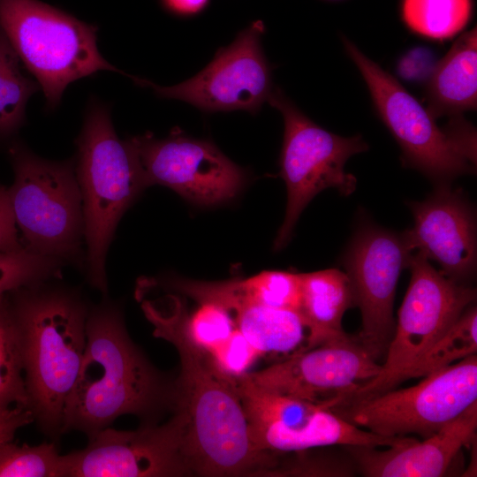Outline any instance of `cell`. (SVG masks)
I'll return each instance as SVG.
<instances>
[{
  "mask_svg": "<svg viewBox=\"0 0 477 477\" xmlns=\"http://www.w3.org/2000/svg\"><path fill=\"white\" fill-rule=\"evenodd\" d=\"M154 336L177 349L180 374L172 405L186 421V449L193 473L230 476L269 473L276 460L254 444L240 399L230 377L186 334L178 317L156 299L139 298Z\"/></svg>",
  "mask_w": 477,
  "mask_h": 477,
  "instance_id": "cell-1",
  "label": "cell"
},
{
  "mask_svg": "<svg viewBox=\"0 0 477 477\" xmlns=\"http://www.w3.org/2000/svg\"><path fill=\"white\" fill-rule=\"evenodd\" d=\"M171 404L172 389L132 344L117 307L107 302L89 311L62 433L75 430L89 438L121 415L149 416Z\"/></svg>",
  "mask_w": 477,
  "mask_h": 477,
  "instance_id": "cell-2",
  "label": "cell"
},
{
  "mask_svg": "<svg viewBox=\"0 0 477 477\" xmlns=\"http://www.w3.org/2000/svg\"><path fill=\"white\" fill-rule=\"evenodd\" d=\"M7 296L19 337L28 409L40 428L57 438L81 365L89 311L74 292L45 283Z\"/></svg>",
  "mask_w": 477,
  "mask_h": 477,
  "instance_id": "cell-3",
  "label": "cell"
},
{
  "mask_svg": "<svg viewBox=\"0 0 477 477\" xmlns=\"http://www.w3.org/2000/svg\"><path fill=\"white\" fill-rule=\"evenodd\" d=\"M76 144L87 277L95 288L106 292L105 261L115 230L148 186L132 146L117 137L110 110L102 102L90 103Z\"/></svg>",
  "mask_w": 477,
  "mask_h": 477,
  "instance_id": "cell-4",
  "label": "cell"
},
{
  "mask_svg": "<svg viewBox=\"0 0 477 477\" xmlns=\"http://www.w3.org/2000/svg\"><path fill=\"white\" fill-rule=\"evenodd\" d=\"M0 28L55 109L67 86L119 72L100 53L96 26L39 0H0Z\"/></svg>",
  "mask_w": 477,
  "mask_h": 477,
  "instance_id": "cell-5",
  "label": "cell"
},
{
  "mask_svg": "<svg viewBox=\"0 0 477 477\" xmlns=\"http://www.w3.org/2000/svg\"><path fill=\"white\" fill-rule=\"evenodd\" d=\"M8 153L14 171L8 193L24 245L64 263L82 265L84 216L75 163L41 158L19 142Z\"/></svg>",
  "mask_w": 477,
  "mask_h": 477,
  "instance_id": "cell-6",
  "label": "cell"
},
{
  "mask_svg": "<svg viewBox=\"0 0 477 477\" xmlns=\"http://www.w3.org/2000/svg\"><path fill=\"white\" fill-rule=\"evenodd\" d=\"M344 47L360 70L375 109L399 144L403 159L438 185L473 172L475 132L455 117L446 130L437 126L427 109L380 65L344 37Z\"/></svg>",
  "mask_w": 477,
  "mask_h": 477,
  "instance_id": "cell-7",
  "label": "cell"
},
{
  "mask_svg": "<svg viewBox=\"0 0 477 477\" xmlns=\"http://www.w3.org/2000/svg\"><path fill=\"white\" fill-rule=\"evenodd\" d=\"M411 279L393 337L379 373L350 391L348 405L396 388L404 374L443 335L476 299V291L436 270L422 254H412Z\"/></svg>",
  "mask_w": 477,
  "mask_h": 477,
  "instance_id": "cell-8",
  "label": "cell"
},
{
  "mask_svg": "<svg viewBox=\"0 0 477 477\" xmlns=\"http://www.w3.org/2000/svg\"><path fill=\"white\" fill-rule=\"evenodd\" d=\"M268 102L284 122L280 176L287 188V206L274 242L277 251L287 244L301 212L317 193L327 188L345 196L353 193L357 181L344 171V164L368 147L360 135L345 138L320 127L278 88L272 90Z\"/></svg>",
  "mask_w": 477,
  "mask_h": 477,
  "instance_id": "cell-9",
  "label": "cell"
},
{
  "mask_svg": "<svg viewBox=\"0 0 477 477\" xmlns=\"http://www.w3.org/2000/svg\"><path fill=\"white\" fill-rule=\"evenodd\" d=\"M477 399L476 353L424 376L419 383L330 408L365 430L385 437L427 438Z\"/></svg>",
  "mask_w": 477,
  "mask_h": 477,
  "instance_id": "cell-10",
  "label": "cell"
},
{
  "mask_svg": "<svg viewBox=\"0 0 477 477\" xmlns=\"http://www.w3.org/2000/svg\"><path fill=\"white\" fill-rule=\"evenodd\" d=\"M193 473L186 449L182 414L162 425L124 431L110 427L87 445L62 455V477H155Z\"/></svg>",
  "mask_w": 477,
  "mask_h": 477,
  "instance_id": "cell-11",
  "label": "cell"
},
{
  "mask_svg": "<svg viewBox=\"0 0 477 477\" xmlns=\"http://www.w3.org/2000/svg\"><path fill=\"white\" fill-rule=\"evenodd\" d=\"M412 253L403 233L366 223L359 226L344 254L354 304L361 314L357 337L375 360L385 356L393 337L396 288Z\"/></svg>",
  "mask_w": 477,
  "mask_h": 477,
  "instance_id": "cell-12",
  "label": "cell"
},
{
  "mask_svg": "<svg viewBox=\"0 0 477 477\" xmlns=\"http://www.w3.org/2000/svg\"><path fill=\"white\" fill-rule=\"evenodd\" d=\"M129 141L147 186H165L196 205L229 201L246 184V170L211 141L178 132L164 139L146 133Z\"/></svg>",
  "mask_w": 477,
  "mask_h": 477,
  "instance_id": "cell-13",
  "label": "cell"
},
{
  "mask_svg": "<svg viewBox=\"0 0 477 477\" xmlns=\"http://www.w3.org/2000/svg\"><path fill=\"white\" fill-rule=\"evenodd\" d=\"M264 24L253 22L233 42L222 48L212 61L191 79L171 87H160L133 78L163 98L188 102L207 112H257L273 90L269 65L261 48Z\"/></svg>",
  "mask_w": 477,
  "mask_h": 477,
  "instance_id": "cell-14",
  "label": "cell"
},
{
  "mask_svg": "<svg viewBox=\"0 0 477 477\" xmlns=\"http://www.w3.org/2000/svg\"><path fill=\"white\" fill-rule=\"evenodd\" d=\"M380 368L381 364L359 338L348 335L298 351L283 361L246 375L263 390L332 408L350 391L374 378Z\"/></svg>",
  "mask_w": 477,
  "mask_h": 477,
  "instance_id": "cell-15",
  "label": "cell"
},
{
  "mask_svg": "<svg viewBox=\"0 0 477 477\" xmlns=\"http://www.w3.org/2000/svg\"><path fill=\"white\" fill-rule=\"evenodd\" d=\"M409 207L414 224L403 236L410 250L437 262L448 277L466 284L475 274L477 254L475 216L466 198L442 184Z\"/></svg>",
  "mask_w": 477,
  "mask_h": 477,
  "instance_id": "cell-16",
  "label": "cell"
},
{
  "mask_svg": "<svg viewBox=\"0 0 477 477\" xmlns=\"http://www.w3.org/2000/svg\"><path fill=\"white\" fill-rule=\"evenodd\" d=\"M477 402L422 441L405 442L379 450L377 447L344 446L358 473L367 477H440L445 475L461 449L473 442Z\"/></svg>",
  "mask_w": 477,
  "mask_h": 477,
  "instance_id": "cell-17",
  "label": "cell"
},
{
  "mask_svg": "<svg viewBox=\"0 0 477 477\" xmlns=\"http://www.w3.org/2000/svg\"><path fill=\"white\" fill-rule=\"evenodd\" d=\"M202 297L226 307L237 328L261 354L288 353L307 339V329L300 314L273 308L246 300L238 292L235 278L201 284Z\"/></svg>",
  "mask_w": 477,
  "mask_h": 477,
  "instance_id": "cell-18",
  "label": "cell"
},
{
  "mask_svg": "<svg viewBox=\"0 0 477 477\" xmlns=\"http://www.w3.org/2000/svg\"><path fill=\"white\" fill-rule=\"evenodd\" d=\"M300 278L299 313L307 329V346L303 350L346 337L348 334L342 328L343 316L355 306L346 273L328 269L301 273Z\"/></svg>",
  "mask_w": 477,
  "mask_h": 477,
  "instance_id": "cell-19",
  "label": "cell"
},
{
  "mask_svg": "<svg viewBox=\"0 0 477 477\" xmlns=\"http://www.w3.org/2000/svg\"><path fill=\"white\" fill-rule=\"evenodd\" d=\"M427 100V110L435 119L476 109V28L461 34L439 62L428 82Z\"/></svg>",
  "mask_w": 477,
  "mask_h": 477,
  "instance_id": "cell-20",
  "label": "cell"
},
{
  "mask_svg": "<svg viewBox=\"0 0 477 477\" xmlns=\"http://www.w3.org/2000/svg\"><path fill=\"white\" fill-rule=\"evenodd\" d=\"M21 61L0 28V138L15 133L25 119L29 98L40 88L23 72Z\"/></svg>",
  "mask_w": 477,
  "mask_h": 477,
  "instance_id": "cell-21",
  "label": "cell"
},
{
  "mask_svg": "<svg viewBox=\"0 0 477 477\" xmlns=\"http://www.w3.org/2000/svg\"><path fill=\"white\" fill-rule=\"evenodd\" d=\"M477 351V312L473 305L404 374L402 382L425 376L475 354Z\"/></svg>",
  "mask_w": 477,
  "mask_h": 477,
  "instance_id": "cell-22",
  "label": "cell"
},
{
  "mask_svg": "<svg viewBox=\"0 0 477 477\" xmlns=\"http://www.w3.org/2000/svg\"><path fill=\"white\" fill-rule=\"evenodd\" d=\"M472 13V0H403L402 16L415 33L436 40L461 31Z\"/></svg>",
  "mask_w": 477,
  "mask_h": 477,
  "instance_id": "cell-23",
  "label": "cell"
},
{
  "mask_svg": "<svg viewBox=\"0 0 477 477\" xmlns=\"http://www.w3.org/2000/svg\"><path fill=\"white\" fill-rule=\"evenodd\" d=\"M28 409L18 329L8 296L0 298V411Z\"/></svg>",
  "mask_w": 477,
  "mask_h": 477,
  "instance_id": "cell-24",
  "label": "cell"
},
{
  "mask_svg": "<svg viewBox=\"0 0 477 477\" xmlns=\"http://www.w3.org/2000/svg\"><path fill=\"white\" fill-rule=\"evenodd\" d=\"M64 264L26 246L18 250L0 251V298L18 289L60 277Z\"/></svg>",
  "mask_w": 477,
  "mask_h": 477,
  "instance_id": "cell-25",
  "label": "cell"
},
{
  "mask_svg": "<svg viewBox=\"0 0 477 477\" xmlns=\"http://www.w3.org/2000/svg\"><path fill=\"white\" fill-rule=\"evenodd\" d=\"M240 295L261 306L299 312L301 297L300 274L266 270L247 278H235Z\"/></svg>",
  "mask_w": 477,
  "mask_h": 477,
  "instance_id": "cell-26",
  "label": "cell"
},
{
  "mask_svg": "<svg viewBox=\"0 0 477 477\" xmlns=\"http://www.w3.org/2000/svg\"><path fill=\"white\" fill-rule=\"evenodd\" d=\"M62 455L55 443H0V477H61Z\"/></svg>",
  "mask_w": 477,
  "mask_h": 477,
  "instance_id": "cell-27",
  "label": "cell"
},
{
  "mask_svg": "<svg viewBox=\"0 0 477 477\" xmlns=\"http://www.w3.org/2000/svg\"><path fill=\"white\" fill-rule=\"evenodd\" d=\"M208 354L215 367L230 378L247 373L246 370L261 355L237 326L223 343Z\"/></svg>",
  "mask_w": 477,
  "mask_h": 477,
  "instance_id": "cell-28",
  "label": "cell"
},
{
  "mask_svg": "<svg viewBox=\"0 0 477 477\" xmlns=\"http://www.w3.org/2000/svg\"><path fill=\"white\" fill-rule=\"evenodd\" d=\"M18 231L8 188L0 185V251H13L25 246Z\"/></svg>",
  "mask_w": 477,
  "mask_h": 477,
  "instance_id": "cell-29",
  "label": "cell"
},
{
  "mask_svg": "<svg viewBox=\"0 0 477 477\" xmlns=\"http://www.w3.org/2000/svg\"><path fill=\"white\" fill-rule=\"evenodd\" d=\"M34 421L33 413L26 408L13 407L0 411V443L12 441L20 428Z\"/></svg>",
  "mask_w": 477,
  "mask_h": 477,
  "instance_id": "cell-30",
  "label": "cell"
},
{
  "mask_svg": "<svg viewBox=\"0 0 477 477\" xmlns=\"http://www.w3.org/2000/svg\"><path fill=\"white\" fill-rule=\"evenodd\" d=\"M169 13L183 18L193 17L207 9L210 0H159Z\"/></svg>",
  "mask_w": 477,
  "mask_h": 477,
  "instance_id": "cell-31",
  "label": "cell"
}]
</instances>
